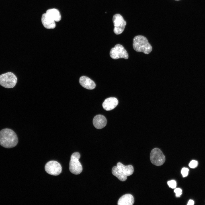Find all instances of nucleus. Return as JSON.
<instances>
[{"label": "nucleus", "mask_w": 205, "mask_h": 205, "mask_svg": "<svg viewBox=\"0 0 205 205\" xmlns=\"http://www.w3.org/2000/svg\"><path fill=\"white\" fill-rule=\"evenodd\" d=\"M174 192L176 194V196L177 197H180L182 194V190L179 188H175L174 190Z\"/></svg>", "instance_id": "aec40b11"}, {"label": "nucleus", "mask_w": 205, "mask_h": 205, "mask_svg": "<svg viewBox=\"0 0 205 205\" xmlns=\"http://www.w3.org/2000/svg\"><path fill=\"white\" fill-rule=\"evenodd\" d=\"M134 202L133 196L130 194H126L123 195L118 200V205H132Z\"/></svg>", "instance_id": "ddd939ff"}, {"label": "nucleus", "mask_w": 205, "mask_h": 205, "mask_svg": "<svg viewBox=\"0 0 205 205\" xmlns=\"http://www.w3.org/2000/svg\"><path fill=\"white\" fill-rule=\"evenodd\" d=\"M117 166L127 176L131 175L134 172V167L131 165L125 166L120 162H118L117 164Z\"/></svg>", "instance_id": "4468645a"}, {"label": "nucleus", "mask_w": 205, "mask_h": 205, "mask_svg": "<svg viewBox=\"0 0 205 205\" xmlns=\"http://www.w3.org/2000/svg\"><path fill=\"white\" fill-rule=\"evenodd\" d=\"M189 169L188 168L186 167L183 168L181 170V173L183 177H185L187 176Z\"/></svg>", "instance_id": "6ab92c4d"}, {"label": "nucleus", "mask_w": 205, "mask_h": 205, "mask_svg": "<svg viewBox=\"0 0 205 205\" xmlns=\"http://www.w3.org/2000/svg\"><path fill=\"white\" fill-rule=\"evenodd\" d=\"M110 57L114 59L123 58L126 59L128 58V55L124 47L120 44H116L112 48L110 52Z\"/></svg>", "instance_id": "423d86ee"}, {"label": "nucleus", "mask_w": 205, "mask_h": 205, "mask_svg": "<svg viewBox=\"0 0 205 205\" xmlns=\"http://www.w3.org/2000/svg\"><path fill=\"white\" fill-rule=\"evenodd\" d=\"M79 83L83 87L88 89H93L96 87V84L93 81L85 76H81L80 78Z\"/></svg>", "instance_id": "9d476101"}, {"label": "nucleus", "mask_w": 205, "mask_h": 205, "mask_svg": "<svg viewBox=\"0 0 205 205\" xmlns=\"http://www.w3.org/2000/svg\"><path fill=\"white\" fill-rule=\"evenodd\" d=\"M175 0L176 1H180V0Z\"/></svg>", "instance_id": "4be33fe9"}, {"label": "nucleus", "mask_w": 205, "mask_h": 205, "mask_svg": "<svg viewBox=\"0 0 205 205\" xmlns=\"http://www.w3.org/2000/svg\"><path fill=\"white\" fill-rule=\"evenodd\" d=\"M133 46L136 52L145 54H149L152 50V47L147 38L142 35H138L134 38Z\"/></svg>", "instance_id": "f03ea898"}, {"label": "nucleus", "mask_w": 205, "mask_h": 205, "mask_svg": "<svg viewBox=\"0 0 205 205\" xmlns=\"http://www.w3.org/2000/svg\"><path fill=\"white\" fill-rule=\"evenodd\" d=\"M112 174L121 181H125L127 179V176L117 166H115L112 167Z\"/></svg>", "instance_id": "2eb2a0df"}, {"label": "nucleus", "mask_w": 205, "mask_h": 205, "mask_svg": "<svg viewBox=\"0 0 205 205\" xmlns=\"http://www.w3.org/2000/svg\"><path fill=\"white\" fill-rule=\"evenodd\" d=\"M107 123V120L104 116L99 114L95 116L93 120L94 127L97 129H101L104 127Z\"/></svg>", "instance_id": "9b49d317"}, {"label": "nucleus", "mask_w": 205, "mask_h": 205, "mask_svg": "<svg viewBox=\"0 0 205 205\" xmlns=\"http://www.w3.org/2000/svg\"><path fill=\"white\" fill-rule=\"evenodd\" d=\"M194 204V202L193 200H190L188 202V205H193Z\"/></svg>", "instance_id": "412c9836"}, {"label": "nucleus", "mask_w": 205, "mask_h": 205, "mask_svg": "<svg viewBox=\"0 0 205 205\" xmlns=\"http://www.w3.org/2000/svg\"><path fill=\"white\" fill-rule=\"evenodd\" d=\"M150 159L153 164L156 166H160L164 163L165 158L161 150L158 148H155L151 151Z\"/></svg>", "instance_id": "39448f33"}, {"label": "nucleus", "mask_w": 205, "mask_h": 205, "mask_svg": "<svg viewBox=\"0 0 205 205\" xmlns=\"http://www.w3.org/2000/svg\"><path fill=\"white\" fill-rule=\"evenodd\" d=\"M18 142L17 136L12 130L5 128L0 131V145L6 148L13 147Z\"/></svg>", "instance_id": "f257e3e1"}, {"label": "nucleus", "mask_w": 205, "mask_h": 205, "mask_svg": "<svg viewBox=\"0 0 205 205\" xmlns=\"http://www.w3.org/2000/svg\"><path fill=\"white\" fill-rule=\"evenodd\" d=\"M198 163L197 161L194 160L191 161L189 164V166L191 168H195L197 167Z\"/></svg>", "instance_id": "f3484780"}, {"label": "nucleus", "mask_w": 205, "mask_h": 205, "mask_svg": "<svg viewBox=\"0 0 205 205\" xmlns=\"http://www.w3.org/2000/svg\"><path fill=\"white\" fill-rule=\"evenodd\" d=\"M167 184L169 187L172 188H175L176 186V183L174 180L169 181L167 182Z\"/></svg>", "instance_id": "a211bd4d"}, {"label": "nucleus", "mask_w": 205, "mask_h": 205, "mask_svg": "<svg viewBox=\"0 0 205 205\" xmlns=\"http://www.w3.org/2000/svg\"><path fill=\"white\" fill-rule=\"evenodd\" d=\"M112 21L114 24V32L116 34H121L124 30L126 24V21L123 17L120 14H117L113 17Z\"/></svg>", "instance_id": "0eeeda50"}, {"label": "nucleus", "mask_w": 205, "mask_h": 205, "mask_svg": "<svg viewBox=\"0 0 205 205\" xmlns=\"http://www.w3.org/2000/svg\"><path fill=\"white\" fill-rule=\"evenodd\" d=\"M54 21L58 22L61 19V15L59 11L55 9L48 10L46 13Z\"/></svg>", "instance_id": "dca6fc26"}, {"label": "nucleus", "mask_w": 205, "mask_h": 205, "mask_svg": "<svg viewBox=\"0 0 205 205\" xmlns=\"http://www.w3.org/2000/svg\"><path fill=\"white\" fill-rule=\"evenodd\" d=\"M45 169L47 173L54 176L60 174L62 171L61 165L55 161H51L47 162L45 165Z\"/></svg>", "instance_id": "6e6552de"}, {"label": "nucleus", "mask_w": 205, "mask_h": 205, "mask_svg": "<svg viewBox=\"0 0 205 205\" xmlns=\"http://www.w3.org/2000/svg\"><path fill=\"white\" fill-rule=\"evenodd\" d=\"M118 102V99L115 97H111L106 99L102 104L103 108L107 111L111 110L116 107Z\"/></svg>", "instance_id": "1a4fd4ad"}, {"label": "nucleus", "mask_w": 205, "mask_h": 205, "mask_svg": "<svg viewBox=\"0 0 205 205\" xmlns=\"http://www.w3.org/2000/svg\"><path fill=\"white\" fill-rule=\"evenodd\" d=\"M80 157V154L77 152L74 153L71 156L69 169L73 174L78 175L82 171V167L79 160Z\"/></svg>", "instance_id": "7ed1b4c3"}, {"label": "nucleus", "mask_w": 205, "mask_h": 205, "mask_svg": "<svg viewBox=\"0 0 205 205\" xmlns=\"http://www.w3.org/2000/svg\"><path fill=\"white\" fill-rule=\"evenodd\" d=\"M17 81V77L11 72H7L0 75V85L5 88L13 87Z\"/></svg>", "instance_id": "20e7f679"}, {"label": "nucleus", "mask_w": 205, "mask_h": 205, "mask_svg": "<svg viewBox=\"0 0 205 205\" xmlns=\"http://www.w3.org/2000/svg\"><path fill=\"white\" fill-rule=\"evenodd\" d=\"M41 20L43 25L46 28L48 29H53L55 27V21L46 13L42 15Z\"/></svg>", "instance_id": "f8f14e48"}]
</instances>
